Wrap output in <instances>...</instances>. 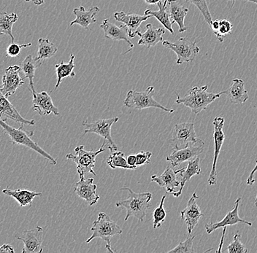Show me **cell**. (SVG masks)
Returning a JSON list of instances; mask_svg holds the SVG:
<instances>
[{
  "label": "cell",
  "instance_id": "cell-1",
  "mask_svg": "<svg viewBox=\"0 0 257 253\" xmlns=\"http://www.w3.org/2000/svg\"><path fill=\"white\" fill-rule=\"evenodd\" d=\"M120 190H127L128 192V197L126 199L115 203L116 207L126 209L124 220L127 221L128 218L133 217H136L140 222H144L146 213L152 206V193H138L130 188H122Z\"/></svg>",
  "mask_w": 257,
  "mask_h": 253
},
{
  "label": "cell",
  "instance_id": "cell-2",
  "mask_svg": "<svg viewBox=\"0 0 257 253\" xmlns=\"http://www.w3.org/2000/svg\"><path fill=\"white\" fill-rule=\"evenodd\" d=\"M207 90L208 86L193 87L184 97H181L179 94H177L176 103L178 105L183 104L190 108L194 114H199L202 110H207L208 105L213 103L216 99L219 98L222 94H224V91L214 94L209 93Z\"/></svg>",
  "mask_w": 257,
  "mask_h": 253
},
{
  "label": "cell",
  "instance_id": "cell-3",
  "mask_svg": "<svg viewBox=\"0 0 257 253\" xmlns=\"http://www.w3.org/2000/svg\"><path fill=\"white\" fill-rule=\"evenodd\" d=\"M23 125L21 123L20 126L18 129L12 127L8 125L6 121H3L0 118V126L3 129V131L9 136L11 142L14 145H22L28 147V148L37 152L38 154L42 155L43 158H46L52 165H56L57 163L56 158L48 154L47 152L45 151L41 147L39 146L37 142H34L32 139L34 135V131H26L23 129Z\"/></svg>",
  "mask_w": 257,
  "mask_h": 253
},
{
  "label": "cell",
  "instance_id": "cell-4",
  "mask_svg": "<svg viewBox=\"0 0 257 253\" xmlns=\"http://www.w3.org/2000/svg\"><path fill=\"white\" fill-rule=\"evenodd\" d=\"M91 230L92 231V234L86 240V242L87 244L91 242L94 238H99L105 241V246L107 251L114 252L110 245L111 238L115 235L121 234L123 231L118 226V224L110 218V216L104 212H99L97 220L94 221Z\"/></svg>",
  "mask_w": 257,
  "mask_h": 253
},
{
  "label": "cell",
  "instance_id": "cell-5",
  "mask_svg": "<svg viewBox=\"0 0 257 253\" xmlns=\"http://www.w3.org/2000/svg\"><path fill=\"white\" fill-rule=\"evenodd\" d=\"M107 148V145L105 141H104L102 146L96 151H87L85 150L83 145H80L75 147V154L68 153L66 155V158L76 163L77 172L80 179L84 178V176L87 174H92L93 175L96 176L94 171L96 156L102 152L105 151Z\"/></svg>",
  "mask_w": 257,
  "mask_h": 253
},
{
  "label": "cell",
  "instance_id": "cell-6",
  "mask_svg": "<svg viewBox=\"0 0 257 253\" xmlns=\"http://www.w3.org/2000/svg\"><path fill=\"white\" fill-rule=\"evenodd\" d=\"M154 87L149 86L144 91L130 90L126 94L123 105L128 108L141 110L147 108H158L168 113H174L173 109H169L154 99Z\"/></svg>",
  "mask_w": 257,
  "mask_h": 253
},
{
  "label": "cell",
  "instance_id": "cell-7",
  "mask_svg": "<svg viewBox=\"0 0 257 253\" xmlns=\"http://www.w3.org/2000/svg\"><path fill=\"white\" fill-rule=\"evenodd\" d=\"M162 45L176 53V64L178 65H182L184 62H193L200 52V48L197 46V42L190 41L189 38H181L174 43L162 41Z\"/></svg>",
  "mask_w": 257,
  "mask_h": 253
},
{
  "label": "cell",
  "instance_id": "cell-8",
  "mask_svg": "<svg viewBox=\"0 0 257 253\" xmlns=\"http://www.w3.org/2000/svg\"><path fill=\"white\" fill-rule=\"evenodd\" d=\"M118 117H114L108 119H98L91 123H88L86 120L82 125L84 128V134L94 133L102 137L107 143V148L112 153L118 150V148L112 140L111 127L114 123L118 122Z\"/></svg>",
  "mask_w": 257,
  "mask_h": 253
},
{
  "label": "cell",
  "instance_id": "cell-9",
  "mask_svg": "<svg viewBox=\"0 0 257 253\" xmlns=\"http://www.w3.org/2000/svg\"><path fill=\"white\" fill-rule=\"evenodd\" d=\"M172 142L174 145L173 148H184L190 145H205V142L197 137L193 123L175 125Z\"/></svg>",
  "mask_w": 257,
  "mask_h": 253
},
{
  "label": "cell",
  "instance_id": "cell-10",
  "mask_svg": "<svg viewBox=\"0 0 257 253\" xmlns=\"http://www.w3.org/2000/svg\"><path fill=\"white\" fill-rule=\"evenodd\" d=\"M225 120L223 117L217 116L213 120V139H214L215 148L213 155V165L208 178V183L210 185H215L217 181L216 166L218 156L221 152V147L224 144L225 135L224 126Z\"/></svg>",
  "mask_w": 257,
  "mask_h": 253
},
{
  "label": "cell",
  "instance_id": "cell-11",
  "mask_svg": "<svg viewBox=\"0 0 257 253\" xmlns=\"http://www.w3.org/2000/svg\"><path fill=\"white\" fill-rule=\"evenodd\" d=\"M16 237L24 243L22 253L43 252V229L42 227L37 226L31 230H25Z\"/></svg>",
  "mask_w": 257,
  "mask_h": 253
},
{
  "label": "cell",
  "instance_id": "cell-12",
  "mask_svg": "<svg viewBox=\"0 0 257 253\" xmlns=\"http://www.w3.org/2000/svg\"><path fill=\"white\" fill-rule=\"evenodd\" d=\"M22 68L20 66H10L6 69L3 78V86H1V91L6 97L14 94L18 89L24 84L23 78H21L20 72Z\"/></svg>",
  "mask_w": 257,
  "mask_h": 253
},
{
  "label": "cell",
  "instance_id": "cell-13",
  "mask_svg": "<svg viewBox=\"0 0 257 253\" xmlns=\"http://www.w3.org/2000/svg\"><path fill=\"white\" fill-rule=\"evenodd\" d=\"M152 16L139 15L134 13H125L123 11L115 12L114 14V19L117 22L123 23L127 28L128 38H134L141 33L139 28L141 24L152 18Z\"/></svg>",
  "mask_w": 257,
  "mask_h": 253
},
{
  "label": "cell",
  "instance_id": "cell-14",
  "mask_svg": "<svg viewBox=\"0 0 257 253\" xmlns=\"http://www.w3.org/2000/svg\"><path fill=\"white\" fill-rule=\"evenodd\" d=\"M198 198L197 193H193L192 197L188 201L186 208L181 212V220L186 222L189 235L192 233L193 230L198 224L201 217L204 216L197 203Z\"/></svg>",
  "mask_w": 257,
  "mask_h": 253
},
{
  "label": "cell",
  "instance_id": "cell-15",
  "mask_svg": "<svg viewBox=\"0 0 257 253\" xmlns=\"http://www.w3.org/2000/svg\"><path fill=\"white\" fill-rule=\"evenodd\" d=\"M203 150L204 146L197 145H188L184 148H173V153L166 157V161L170 163L172 167H176L181 163L197 158Z\"/></svg>",
  "mask_w": 257,
  "mask_h": 253
},
{
  "label": "cell",
  "instance_id": "cell-16",
  "mask_svg": "<svg viewBox=\"0 0 257 253\" xmlns=\"http://www.w3.org/2000/svg\"><path fill=\"white\" fill-rule=\"evenodd\" d=\"M241 198H238L236 199L234 202V206L233 207L232 210L229 211L226 214L223 220L216 222H210V223L205 225V228L206 230L207 233L208 234L213 233L214 230L217 229L224 228V227L229 226V225H234L236 224L243 223L246 224L249 226H251L252 222H249L248 220H244V219L240 218L238 215V209L240 206Z\"/></svg>",
  "mask_w": 257,
  "mask_h": 253
},
{
  "label": "cell",
  "instance_id": "cell-17",
  "mask_svg": "<svg viewBox=\"0 0 257 253\" xmlns=\"http://www.w3.org/2000/svg\"><path fill=\"white\" fill-rule=\"evenodd\" d=\"M33 96V110L38 112L41 116L48 115L53 113L54 115H59V110L54 105L51 96L46 91L37 92L36 91H31Z\"/></svg>",
  "mask_w": 257,
  "mask_h": 253
},
{
  "label": "cell",
  "instance_id": "cell-18",
  "mask_svg": "<svg viewBox=\"0 0 257 253\" xmlns=\"http://www.w3.org/2000/svg\"><path fill=\"white\" fill-rule=\"evenodd\" d=\"M97 186L94 184V179H80L73 186L74 193H76L80 198L87 201L90 206H94L99 201V195L96 193Z\"/></svg>",
  "mask_w": 257,
  "mask_h": 253
},
{
  "label": "cell",
  "instance_id": "cell-19",
  "mask_svg": "<svg viewBox=\"0 0 257 253\" xmlns=\"http://www.w3.org/2000/svg\"><path fill=\"white\" fill-rule=\"evenodd\" d=\"M0 118L6 121L7 119L13 120L16 122L22 123V124L34 126L35 121L34 120H27L23 118L19 113L16 107L8 100V97L2 92L0 88Z\"/></svg>",
  "mask_w": 257,
  "mask_h": 253
},
{
  "label": "cell",
  "instance_id": "cell-20",
  "mask_svg": "<svg viewBox=\"0 0 257 253\" xmlns=\"http://www.w3.org/2000/svg\"><path fill=\"white\" fill-rule=\"evenodd\" d=\"M100 27L103 30L104 38L114 41H126L130 46V51L134 48V44L128 39V30L125 25L118 27L111 23L108 19H105L101 24Z\"/></svg>",
  "mask_w": 257,
  "mask_h": 253
},
{
  "label": "cell",
  "instance_id": "cell-21",
  "mask_svg": "<svg viewBox=\"0 0 257 253\" xmlns=\"http://www.w3.org/2000/svg\"><path fill=\"white\" fill-rule=\"evenodd\" d=\"M178 173L173 170L170 166H168L165 172L161 175L154 174L152 176V182L158 184L161 188L165 189L168 193H173L175 192V189L180 185V180L177 177Z\"/></svg>",
  "mask_w": 257,
  "mask_h": 253
},
{
  "label": "cell",
  "instance_id": "cell-22",
  "mask_svg": "<svg viewBox=\"0 0 257 253\" xmlns=\"http://www.w3.org/2000/svg\"><path fill=\"white\" fill-rule=\"evenodd\" d=\"M200 159L197 157L194 159L188 161V166L186 168L178 169L177 172L181 175L180 180V189L178 191L172 193L173 196L179 197L182 194L183 189H184L186 182H189L191 178L194 175H199L201 174Z\"/></svg>",
  "mask_w": 257,
  "mask_h": 253
},
{
  "label": "cell",
  "instance_id": "cell-23",
  "mask_svg": "<svg viewBox=\"0 0 257 253\" xmlns=\"http://www.w3.org/2000/svg\"><path fill=\"white\" fill-rule=\"evenodd\" d=\"M227 99L235 105H240L248 99V91L245 89V83L240 78H234L231 86L224 91Z\"/></svg>",
  "mask_w": 257,
  "mask_h": 253
},
{
  "label": "cell",
  "instance_id": "cell-24",
  "mask_svg": "<svg viewBox=\"0 0 257 253\" xmlns=\"http://www.w3.org/2000/svg\"><path fill=\"white\" fill-rule=\"evenodd\" d=\"M99 11H100V9L98 7L90 8L88 11H86L83 6L75 8L72 12L75 14L76 19L72 21L70 23V26L72 27L75 25H78L83 28L88 30L90 25L96 23L95 17L99 14Z\"/></svg>",
  "mask_w": 257,
  "mask_h": 253
},
{
  "label": "cell",
  "instance_id": "cell-25",
  "mask_svg": "<svg viewBox=\"0 0 257 253\" xmlns=\"http://www.w3.org/2000/svg\"><path fill=\"white\" fill-rule=\"evenodd\" d=\"M165 34V30L163 28L155 29L152 24L146 25V30L144 33H140V41L138 44L144 46L146 49H150L157 46L159 43L163 41V35Z\"/></svg>",
  "mask_w": 257,
  "mask_h": 253
},
{
  "label": "cell",
  "instance_id": "cell-26",
  "mask_svg": "<svg viewBox=\"0 0 257 253\" xmlns=\"http://www.w3.org/2000/svg\"><path fill=\"white\" fill-rule=\"evenodd\" d=\"M168 12L173 24L177 23L179 27V33L186 31L187 27L184 25V21L189 9L180 4L178 0H168Z\"/></svg>",
  "mask_w": 257,
  "mask_h": 253
},
{
  "label": "cell",
  "instance_id": "cell-27",
  "mask_svg": "<svg viewBox=\"0 0 257 253\" xmlns=\"http://www.w3.org/2000/svg\"><path fill=\"white\" fill-rule=\"evenodd\" d=\"M157 6L159 7V11H156L147 9L145 11L144 15L152 16V17L156 18L166 30H168L172 35H174V30L173 28V24L168 12V0H165L163 3L160 2L157 4Z\"/></svg>",
  "mask_w": 257,
  "mask_h": 253
},
{
  "label": "cell",
  "instance_id": "cell-28",
  "mask_svg": "<svg viewBox=\"0 0 257 253\" xmlns=\"http://www.w3.org/2000/svg\"><path fill=\"white\" fill-rule=\"evenodd\" d=\"M3 193L8 196L12 197L16 200L20 206H31L34 198L36 196H42L43 193L38 192L31 191L26 189H17V190H11L6 188L3 189Z\"/></svg>",
  "mask_w": 257,
  "mask_h": 253
},
{
  "label": "cell",
  "instance_id": "cell-29",
  "mask_svg": "<svg viewBox=\"0 0 257 253\" xmlns=\"http://www.w3.org/2000/svg\"><path fill=\"white\" fill-rule=\"evenodd\" d=\"M75 59V56L71 54H70V60L68 63L61 62L60 63L55 65L56 73L57 75V82H56L55 88L53 91H56L59 88L64 78H67V77H71V78L75 77V73L73 71L75 67V65L74 64Z\"/></svg>",
  "mask_w": 257,
  "mask_h": 253
},
{
  "label": "cell",
  "instance_id": "cell-30",
  "mask_svg": "<svg viewBox=\"0 0 257 253\" xmlns=\"http://www.w3.org/2000/svg\"><path fill=\"white\" fill-rule=\"evenodd\" d=\"M38 44L39 46L35 59L40 63L43 64L45 60L51 59L57 53L58 48L47 38H40Z\"/></svg>",
  "mask_w": 257,
  "mask_h": 253
},
{
  "label": "cell",
  "instance_id": "cell-31",
  "mask_svg": "<svg viewBox=\"0 0 257 253\" xmlns=\"http://www.w3.org/2000/svg\"><path fill=\"white\" fill-rule=\"evenodd\" d=\"M41 65L42 63L38 62L36 59H33L32 55L27 56L21 64L20 67L22 68V71L24 74V77L25 78H28L30 81V91L35 90L33 80L37 69Z\"/></svg>",
  "mask_w": 257,
  "mask_h": 253
},
{
  "label": "cell",
  "instance_id": "cell-32",
  "mask_svg": "<svg viewBox=\"0 0 257 253\" xmlns=\"http://www.w3.org/2000/svg\"><path fill=\"white\" fill-rule=\"evenodd\" d=\"M19 19L15 13L9 14L6 12H0V35H6L11 37L12 43L14 42L13 35V26Z\"/></svg>",
  "mask_w": 257,
  "mask_h": 253
},
{
  "label": "cell",
  "instance_id": "cell-33",
  "mask_svg": "<svg viewBox=\"0 0 257 253\" xmlns=\"http://www.w3.org/2000/svg\"><path fill=\"white\" fill-rule=\"evenodd\" d=\"M211 29L216 35L218 41L222 43L225 37L232 33V24L226 19H217L213 21Z\"/></svg>",
  "mask_w": 257,
  "mask_h": 253
},
{
  "label": "cell",
  "instance_id": "cell-34",
  "mask_svg": "<svg viewBox=\"0 0 257 253\" xmlns=\"http://www.w3.org/2000/svg\"><path fill=\"white\" fill-rule=\"evenodd\" d=\"M106 163L111 169L120 168V169H131V170L137 169V166H130L126 161L124 153L118 150L112 152L111 155L107 158Z\"/></svg>",
  "mask_w": 257,
  "mask_h": 253
},
{
  "label": "cell",
  "instance_id": "cell-35",
  "mask_svg": "<svg viewBox=\"0 0 257 253\" xmlns=\"http://www.w3.org/2000/svg\"><path fill=\"white\" fill-rule=\"evenodd\" d=\"M166 195L162 196L161 199L160 204L155 208V209L153 212V228L157 229L160 228L162 224L165 222V218H166L167 212L164 208V203H165V199H166Z\"/></svg>",
  "mask_w": 257,
  "mask_h": 253
},
{
  "label": "cell",
  "instance_id": "cell-36",
  "mask_svg": "<svg viewBox=\"0 0 257 253\" xmlns=\"http://www.w3.org/2000/svg\"><path fill=\"white\" fill-rule=\"evenodd\" d=\"M185 1L196 6V7L198 9L199 11H200L202 16H203L204 19H205L206 23L208 24L210 27H211L213 21V19H212L211 15H210V11H209L207 0H185Z\"/></svg>",
  "mask_w": 257,
  "mask_h": 253
},
{
  "label": "cell",
  "instance_id": "cell-37",
  "mask_svg": "<svg viewBox=\"0 0 257 253\" xmlns=\"http://www.w3.org/2000/svg\"><path fill=\"white\" fill-rule=\"evenodd\" d=\"M195 238V236H189L184 241H181L178 246L173 248L171 250L168 251L169 253H193L195 252L193 248V242Z\"/></svg>",
  "mask_w": 257,
  "mask_h": 253
},
{
  "label": "cell",
  "instance_id": "cell-38",
  "mask_svg": "<svg viewBox=\"0 0 257 253\" xmlns=\"http://www.w3.org/2000/svg\"><path fill=\"white\" fill-rule=\"evenodd\" d=\"M226 252L229 253H246L248 252V249L245 245L241 242V236L238 233L234 235L233 241L228 246Z\"/></svg>",
  "mask_w": 257,
  "mask_h": 253
},
{
  "label": "cell",
  "instance_id": "cell-39",
  "mask_svg": "<svg viewBox=\"0 0 257 253\" xmlns=\"http://www.w3.org/2000/svg\"><path fill=\"white\" fill-rule=\"evenodd\" d=\"M32 43H29L27 44L19 45L18 43H12L8 46L7 51H6V56L9 57H17L20 54L21 51L24 48L30 47L32 46Z\"/></svg>",
  "mask_w": 257,
  "mask_h": 253
},
{
  "label": "cell",
  "instance_id": "cell-40",
  "mask_svg": "<svg viewBox=\"0 0 257 253\" xmlns=\"http://www.w3.org/2000/svg\"><path fill=\"white\" fill-rule=\"evenodd\" d=\"M152 152H140V153H138V154L136 155V166L139 167V166H144V165L149 164V163L151 162V158H152Z\"/></svg>",
  "mask_w": 257,
  "mask_h": 253
},
{
  "label": "cell",
  "instance_id": "cell-41",
  "mask_svg": "<svg viewBox=\"0 0 257 253\" xmlns=\"http://www.w3.org/2000/svg\"><path fill=\"white\" fill-rule=\"evenodd\" d=\"M256 172H257V160H256V166H255V167L253 168V170L250 172V174H249L248 179H247V185H253V184L256 182V180H255L254 178V174Z\"/></svg>",
  "mask_w": 257,
  "mask_h": 253
},
{
  "label": "cell",
  "instance_id": "cell-42",
  "mask_svg": "<svg viewBox=\"0 0 257 253\" xmlns=\"http://www.w3.org/2000/svg\"><path fill=\"white\" fill-rule=\"evenodd\" d=\"M3 252L14 253L15 250L11 245L5 244L0 246V253Z\"/></svg>",
  "mask_w": 257,
  "mask_h": 253
},
{
  "label": "cell",
  "instance_id": "cell-43",
  "mask_svg": "<svg viewBox=\"0 0 257 253\" xmlns=\"http://www.w3.org/2000/svg\"><path fill=\"white\" fill-rule=\"evenodd\" d=\"M126 161H127V163L130 166H137V157L136 155H130L126 158ZM138 167V166H137Z\"/></svg>",
  "mask_w": 257,
  "mask_h": 253
},
{
  "label": "cell",
  "instance_id": "cell-44",
  "mask_svg": "<svg viewBox=\"0 0 257 253\" xmlns=\"http://www.w3.org/2000/svg\"><path fill=\"white\" fill-rule=\"evenodd\" d=\"M25 2H31V3H34V4L36 5V6H41L44 3V0H24Z\"/></svg>",
  "mask_w": 257,
  "mask_h": 253
},
{
  "label": "cell",
  "instance_id": "cell-45",
  "mask_svg": "<svg viewBox=\"0 0 257 253\" xmlns=\"http://www.w3.org/2000/svg\"><path fill=\"white\" fill-rule=\"evenodd\" d=\"M145 2L148 5H155L158 4L159 3L162 2V0H145Z\"/></svg>",
  "mask_w": 257,
  "mask_h": 253
},
{
  "label": "cell",
  "instance_id": "cell-46",
  "mask_svg": "<svg viewBox=\"0 0 257 253\" xmlns=\"http://www.w3.org/2000/svg\"><path fill=\"white\" fill-rule=\"evenodd\" d=\"M228 1H235V0H228ZM245 1L250 2L257 5V0H245Z\"/></svg>",
  "mask_w": 257,
  "mask_h": 253
},
{
  "label": "cell",
  "instance_id": "cell-47",
  "mask_svg": "<svg viewBox=\"0 0 257 253\" xmlns=\"http://www.w3.org/2000/svg\"><path fill=\"white\" fill-rule=\"evenodd\" d=\"M255 205H256V206H257V195L256 197V199H255Z\"/></svg>",
  "mask_w": 257,
  "mask_h": 253
}]
</instances>
